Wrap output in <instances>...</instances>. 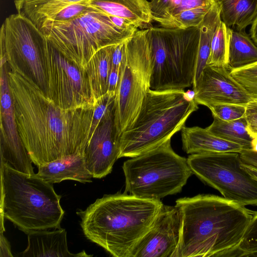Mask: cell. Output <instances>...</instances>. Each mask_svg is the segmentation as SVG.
<instances>
[{"instance_id": "cell-1", "label": "cell", "mask_w": 257, "mask_h": 257, "mask_svg": "<svg viewBox=\"0 0 257 257\" xmlns=\"http://www.w3.org/2000/svg\"><path fill=\"white\" fill-rule=\"evenodd\" d=\"M18 133L37 166L82 155L90 139L94 106L63 109L16 64H9Z\"/></svg>"}, {"instance_id": "cell-2", "label": "cell", "mask_w": 257, "mask_h": 257, "mask_svg": "<svg viewBox=\"0 0 257 257\" xmlns=\"http://www.w3.org/2000/svg\"><path fill=\"white\" fill-rule=\"evenodd\" d=\"M176 205L182 226L175 257L233 256L253 212L211 194L180 198Z\"/></svg>"}, {"instance_id": "cell-3", "label": "cell", "mask_w": 257, "mask_h": 257, "mask_svg": "<svg viewBox=\"0 0 257 257\" xmlns=\"http://www.w3.org/2000/svg\"><path fill=\"white\" fill-rule=\"evenodd\" d=\"M163 203L126 193L104 195L85 210L83 234L115 257H131L135 247L152 226Z\"/></svg>"}, {"instance_id": "cell-4", "label": "cell", "mask_w": 257, "mask_h": 257, "mask_svg": "<svg viewBox=\"0 0 257 257\" xmlns=\"http://www.w3.org/2000/svg\"><path fill=\"white\" fill-rule=\"evenodd\" d=\"M1 174V215L26 234L60 228L65 211L53 184L5 164Z\"/></svg>"}, {"instance_id": "cell-5", "label": "cell", "mask_w": 257, "mask_h": 257, "mask_svg": "<svg viewBox=\"0 0 257 257\" xmlns=\"http://www.w3.org/2000/svg\"><path fill=\"white\" fill-rule=\"evenodd\" d=\"M184 90H148L132 125L119 137L121 157L133 158L171 139L198 108Z\"/></svg>"}, {"instance_id": "cell-6", "label": "cell", "mask_w": 257, "mask_h": 257, "mask_svg": "<svg viewBox=\"0 0 257 257\" xmlns=\"http://www.w3.org/2000/svg\"><path fill=\"white\" fill-rule=\"evenodd\" d=\"M153 90H184L195 77L199 28L147 29Z\"/></svg>"}, {"instance_id": "cell-7", "label": "cell", "mask_w": 257, "mask_h": 257, "mask_svg": "<svg viewBox=\"0 0 257 257\" xmlns=\"http://www.w3.org/2000/svg\"><path fill=\"white\" fill-rule=\"evenodd\" d=\"M124 193L160 200L181 191L193 174L187 159L177 154L171 139L123 163Z\"/></svg>"}, {"instance_id": "cell-8", "label": "cell", "mask_w": 257, "mask_h": 257, "mask_svg": "<svg viewBox=\"0 0 257 257\" xmlns=\"http://www.w3.org/2000/svg\"><path fill=\"white\" fill-rule=\"evenodd\" d=\"M41 30L55 49L82 70L99 50L134 35L120 30L109 15L94 8L69 21H51Z\"/></svg>"}, {"instance_id": "cell-9", "label": "cell", "mask_w": 257, "mask_h": 257, "mask_svg": "<svg viewBox=\"0 0 257 257\" xmlns=\"http://www.w3.org/2000/svg\"><path fill=\"white\" fill-rule=\"evenodd\" d=\"M147 29L138 30L125 41L114 99L115 124L118 136L135 120L150 89L152 66Z\"/></svg>"}, {"instance_id": "cell-10", "label": "cell", "mask_w": 257, "mask_h": 257, "mask_svg": "<svg viewBox=\"0 0 257 257\" xmlns=\"http://www.w3.org/2000/svg\"><path fill=\"white\" fill-rule=\"evenodd\" d=\"M187 159L193 174L225 199L244 206L257 205V180L242 167L239 153L195 154Z\"/></svg>"}, {"instance_id": "cell-11", "label": "cell", "mask_w": 257, "mask_h": 257, "mask_svg": "<svg viewBox=\"0 0 257 257\" xmlns=\"http://www.w3.org/2000/svg\"><path fill=\"white\" fill-rule=\"evenodd\" d=\"M44 33L32 21L18 14L5 19L0 30V43L8 64H16L46 93L42 51L48 42Z\"/></svg>"}, {"instance_id": "cell-12", "label": "cell", "mask_w": 257, "mask_h": 257, "mask_svg": "<svg viewBox=\"0 0 257 257\" xmlns=\"http://www.w3.org/2000/svg\"><path fill=\"white\" fill-rule=\"evenodd\" d=\"M46 95L63 109L94 106L84 70L65 58L48 42L42 51Z\"/></svg>"}, {"instance_id": "cell-13", "label": "cell", "mask_w": 257, "mask_h": 257, "mask_svg": "<svg viewBox=\"0 0 257 257\" xmlns=\"http://www.w3.org/2000/svg\"><path fill=\"white\" fill-rule=\"evenodd\" d=\"M7 64H1V163L20 172L33 174V162L18 133Z\"/></svg>"}, {"instance_id": "cell-14", "label": "cell", "mask_w": 257, "mask_h": 257, "mask_svg": "<svg viewBox=\"0 0 257 257\" xmlns=\"http://www.w3.org/2000/svg\"><path fill=\"white\" fill-rule=\"evenodd\" d=\"M180 208L163 204L154 222L132 251L131 257H175L180 240Z\"/></svg>"}, {"instance_id": "cell-15", "label": "cell", "mask_w": 257, "mask_h": 257, "mask_svg": "<svg viewBox=\"0 0 257 257\" xmlns=\"http://www.w3.org/2000/svg\"><path fill=\"white\" fill-rule=\"evenodd\" d=\"M230 71L207 64L193 85L197 103L208 108L220 103L246 105L252 98L232 77Z\"/></svg>"}, {"instance_id": "cell-16", "label": "cell", "mask_w": 257, "mask_h": 257, "mask_svg": "<svg viewBox=\"0 0 257 257\" xmlns=\"http://www.w3.org/2000/svg\"><path fill=\"white\" fill-rule=\"evenodd\" d=\"M114 114V107L101 120L85 151L86 167L94 178L100 179L110 173L119 158V136Z\"/></svg>"}, {"instance_id": "cell-17", "label": "cell", "mask_w": 257, "mask_h": 257, "mask_svg": "<svg viewBox=\"0 0 257 257\" xmlns=\"http://www.w3.org/2000/svg\"><path fill=\"white\" fill-rule=\"evenodd\" d=\"M28 234V245L20 253L23 257H86L92 256L85 250L77 253L70 252L68 248L67 233L64 228H55L31 232Z\"/></svg>"}, {"instance_id": "cell-18", "label": "cell", "mask_w": 257, "mask_h": 257, "mask_svg": "<svg viewBox=\"0 0 257 257\" xmlns=\"http://www.w3.org/2000/svg\"><path fill=\"white\" fill-rule=\"evenodd\" d=\"M88 5L109 16L129 20L138 28L149 29L153 20L147 0H90Z\"/></svg>"}, {"instance_id": "cell-19", "label": "cell", "mask_w": 257, "mask_h": 257, "mask_svg": "<svg viewBox=\"0 0 257 257\" xmlns=\"http://www.w3.org/2000/svg\"><path fill=\"white\" fill-rule=\"evenodd\" d=\"M37 175L53 184L71 180L81 183L91 182L92 175L88 170L84 156L71 155L38 166Z\"/></svg>"}, {"instance_id": "cell-20", "label": "cell", "mask_w": 257, "mask_h": 257, "mask_svg": "<svg viewBox=\"0 0 257 257\" xmlns=\"http://www.w3.org/2000/svg\"><path fill=\"white\" fill-rule=\"evenodd\" d=\"M181 131L183 150L188 154L212 152L240 153V145L221 139L209 132L206 128L186 127Z\"/></svg>"}, {"instance_id": "cell-21", "label": "cell", "mask_w": 257, "mask_h": 257, "mask_svg": "<svg viewBox=\"0 0 257 257\" xmlns=\"http://www.w3.org/2000/svg\"><path fill=\"white\" fill-rule=\"evenodd\" d=\"M90 0H14L17 13L26 17L40 30L66 7Z\"/></svg>"}, {"instance_id": "cell-22", "label": "cell", "mask_w": 257, "mask_h": 257, "mask_svg": "<svg viewBox=\"0 0 257 257\" xmlns=\"http://www.w3.org/2000/svg\"><path fill=\"white\" fill-rule=\"evenodd\" d=\"M111 46L97 51L87 64L84 71L94 101L108 91L111 69Z\"/></svg>"}, {"instance_id": "cell-23", "label": "cell", "mask_w": 257, "mask_h": 257, "mask_svg": "<svg viewBox=\"0 0 257 257\" xmlns=\"http://www.w3.org/2000/svg\"><path fill=\"white\" fill-rule=\"evenodd\" d=\"M220 18L227 26L238 31L251 25L257 15V0H217Z\"/></svg>"}, {"instance_id": "cell-24", "label": "cell", "mask_w": 257, "mask_h": 257, "mask_svg": "<svg viewBox=\"0 0 257 257\" xmlns=\"http://www.w3.org/2000/svg\"><path fill=\"white\" fill-rule=\"evenodd\" d=\"M221 21L220 7L217 2L212 6L199 26V39L195 77L193 84L207 64L212 39Z\"/></svg>"}, {"instance_id": "cell-25", "label": "cell", "mask_w": 257, "mask_h": 257, "mask_svg": "<svg viewBox=\"0 0 257 257\" xmlns=\"http://www.w3.org/2000/svg\"><path fill=\"white\" fill-rule=\"evenodd\" d=\"M257 62V46L244 31L231 29L228 67L230 70L238 69Z\"/></svg>"}, {"instance_id": "cell-26", "label": "cell", "mask_w": 257, "mask_h": 257, "mask_svg": "<svg viewBox=\"0 0 257 257\" xmlns=\"http://www.w3.org/2000/svg\"><path fill=\"white\" fill-rule=\"evenodd\" d=\"M206 128L221 139L240 145L243 149H251L254 138L248 130L245 117L231 121L213 117V122Z\"/></svg>"}, {"instance_id": "cell-27", "label": "cell", "mask_w": 257, "mask_h": 257, "mask_svg": "<svg viewBox=\"0 0 257 257\" xmlns=\"http://www.w3.org/2000/svg\"><path fill=\"white\" fill-rule=\"evenodd\" d=\"M230 29L223 22L220 21L212 39L208 65L229 69L228 54Z\"/></svg>"}, {"instance_id": "cell-28", "label": "cell", "mask_w": 257, "mask_h": 257, "mask_svg": "<svg viewBox=\"0 0 257 257\" xmlns=\"http://www.w3.org/2000/svg\"><path fill=\"white\" fill-rule=\"evenodd\" d=\"M212 6L182 11L173 17L163 27L181 29L198 27Z\"/></svg>"}, {"instance_id": "cell-29", "label": "cell", "mask_w": 257, "mask_h": 257, "mask_svg": "<svg viewBox=\"0 0 257 257\" xmlns=\"http://www.w3.org/2000/svg\"><path fill=\"white\" fill-rule=\"evenodd\" d=\"M233 256L257 257V212H253Z\"/></svg>"}, {"instance_id": "cell-30", "label": "cell", "mask_w": 257, "mask_h": 257, "mask_svg": "<svg viewBox=\"0 0 257 257\" xmlns=\"http://www.w3.org/2000/svg\"><path fill=\"white\" fill-rule=\"evenodd\" d=\"M230 74L252 98L257 99V62L231 70Z\"/></svg>"}, {"instance_id": "cell-31", "label": "cell", "mask_w": 257, "mask_h": 257, "mask_svg": "<svg viewBox=\"0 0 257 257\" xmlns=\"http://www.w3.org/2000/svg\"><path fill=\"white\" fill-rule=\"evenodd\" d=\"M115 95V92L107 91L95 100L90 139L103 118L114 107Z\"/></svg>"}, {"instance_id": "cell-32", "label": "cell", "mask_w": 257, "mask_h": 257, "mask_svg": "<svg viewBox=\"0 0 257 257\" xmlns=\"http://www.w3.org/2000/svg\"><path fill=\"white\" fill-rule=\"evenodd\" d=\"M212 116L222 120L231 121L245 116L246 105L234 103H220L209 107Z\"/></svg>"}, {"instance_id": "cell-33", "label": "cell", "mask_w": 257, "mask_h": 257, "mask_svg": "<svg viewBox=\"0 0 257 257\" xmlns=\"http://www.w3.org/2000/svg\"><path fill=\"white\" fill-rule=\"evenodd\" d=\"M87 2H80L69 5L61 11L52 21H69L92 10L93 8L90 7Z\"/></svg>"}, {"instance_id": "cell-34", "label": "cell", "mask_w": 257, "mask_h": 257, "mask_svg": "<svg viewBox=\"0 0 257 257\" xmlns=\"http://www.w3.org/2000/svg\"><path fill=\"white\" fill-rule=\"evenodd\" d=\"M171 0H151L149 2L153 20L163 26L168 22L167 10Z\"/></svg>"}, {"instance_id": "cell-35", "label": "cell", "mask_w": 257, "mask_h": 257, "mask_svg": "<svg viewBox=\"0 0 257 257\" xmlns=\"http://www.w3.org/2000/svg\"><path fill=\"white\" fill-rule=\"evenodd\" d=\"M244 117L249 133L253 138L257 136V99L252 98L246 105Z\"/></svg>"}, {"instance_id": "cell-36", "label": "cell", "mask_w": 257, "mask_h": 257, "mask_svg": "<svg viewBox=\"0 0 257 257\" xmlns=\"http://www.w3.org/2000/svg\"><path fill=\"white\" fill-rule=\"evenodd\" d=\"M217 2V0H181L179 6L173 12L171 19L182 11L198 7L212 6Z\"/></svg>"}, {"instance_id": "cell-37", "label": "cell", "mask_w": 257, "mask_h": 257, "mask_svg": "<svg viewBox=\"0 0 257 257\" xmlns=\"http://www.w3.org/2000/svg\"><path fill=\"white\" fill-rule=\"evenodd\" d=\"M125 41L111 45L112 68L117 69H120V68L125 54Z\"/></svg>"}, {"instance_id": "cell-38", "label": "cell", "mask_w": 257, "mask_h": 257, "mask_svg": "<svg viewBox=\"0 0 257 257\" xmlns=\"http://www.w3.org/2000/svg\"><path fill=\"white\" fill-rule=\"evenodd\" d=\"M239 154L242 164L257 169V152L252 149H242Z\"/></svg>"}, {"instance_id": "cell-39", "label": "cell", "mask_w": 257, "mask_h": 257, "mask_svg": "<svg viewBox=\"0 0 257 257\" xmlns=\"http://www.w3.org/2000/svg\"><path fill=\"white\" fill-rule=\"evenodd\" d=\"M4 231L1 230L0 235V256L9 257L13 256L9 242L4 236L3 232Z\"/></svg>"}, {"instance_id": "cell-40", "label": "cell", "mask_w": 257, "mask_h": 257, "mask_svg": "<svg viewBox=\"0 0 257 257\" xmlns=\"http://www.w3.org/2000/svg\"><path fill=\"white\" fill-rule=\"evenodd\" d=\"M119 73L120 69L111 68L108 79L107 91L115 92L119 80Z\"/></svg>"}, {"instance_id": "cell-41", "label": "cell", "mask_w": 257, "mask_h": 257, "mask_svg": "<svg viewBox=\"0 0 257 257\" xmlns=\"http://www.w3.org/2000/svg\"><path fill=\"white\" fill-rule=\"evenodd\" d=\"M251 25L249 30L250 36L257 46V15Z\"/></svg>"}, {"instance_id": "cell-42", "label": "cell", "mask_w": 257, "mask_h": 257, "mask_svg": "<svg viewBox=\"0 0 257 257\" xmlns=\"http://www.w3.org/2000/svg\"><path fill=\"white\" fill-rule=\"evenodd\" d=\"M242 166L253 178L257 180V169L242 163Z\"/></svg>"}]
</instances>
